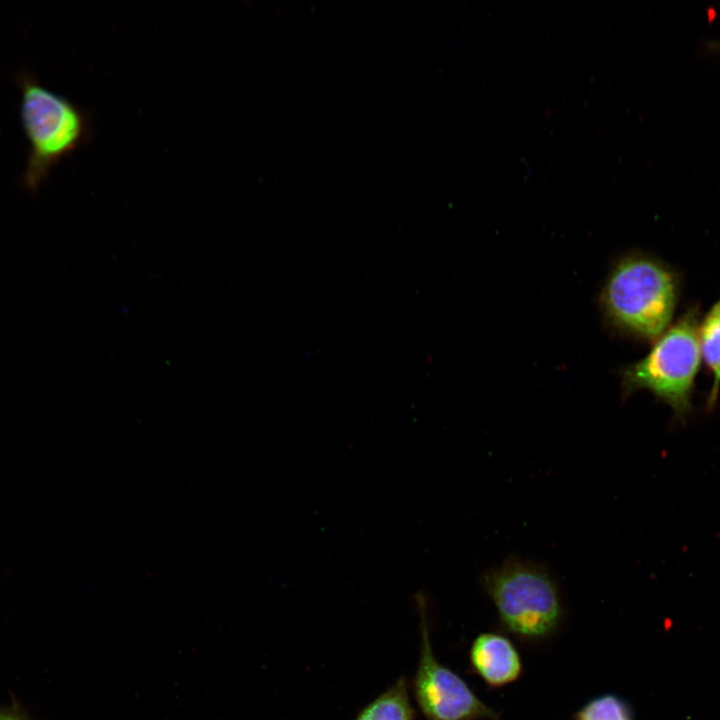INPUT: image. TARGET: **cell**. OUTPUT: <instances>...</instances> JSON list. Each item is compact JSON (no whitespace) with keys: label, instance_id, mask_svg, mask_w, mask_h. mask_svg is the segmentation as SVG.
<instances>
[{"label":"cell","instance_id":"3","mask_svg":"<svg viewBox=\"0 0 720 720\" xmlns=\"http://www.w3.org/2000/svg\"><path fill=\"white\" fill-rule=\"evenodd\" d=\"M503 630L519 640L537 644L559 630L564 608L556 583L543 569L518 560L482 577Z\"/></svg>","mask_w":720,"mask_h":720},{"label":"cell","instance_id":"5","mask_svg":"<svg viewBox=\"0 0 720 720\" xmlns=\"http://www.w3.org/2000/svg\"><path fill=\"white\" fill-rule=\"evenodd\" d=\"M420 615V656L413 678V693L427 720H499L469 685L435 657L430 643L425 597L416 596Z\"/></svg>","mask_w":720,"mask_h":720},{"label":"cell","instance_id":"9","mask_svg":"<svg viewBox=\"0 0 720 720\" xmlns=\"http://www.w3.org/2000/svg\"><path fill=\"white\" fill-rule=\"evenodd\" d=\"M573 720H634L631 706L616 694L590 699L574 714Z\"/></svg>","mask_w":720,"mask_h":720},{"label":"cell","instance_id":"7","mask_svg":"<svg viewBox=\"0 0 720 720\" xmlns=\"http://www.w3.org/2000/svg\"><path fill=\"white\" fill-rule=\"evenodd\" d=\"M354 720H415L407 681L400 677L387 690L369 702Z\"/></svg>","mask_w":720,"mask_h":720},{"label":"cell","instance_id":"2","mask_svg":"<svg viewBox=\"0 0 720 720\" xmlns=\"http://www.w3.org/2000/svg\"><path fill=\"white\" fill-rule=\"evenodd\" d=\"M16 83L21 94L20 121L29 145L21 184L36 193L59 161L86 140L88 118L27 71L17 75Z\"/></svg>","mask_w":720,"mask_h":720},{"label":"cell","instance_id":"4","mask_svg":"<svg viewBox=\"0 0 720 720\" xmlns=\"http://www.w3.org/2000/svg\"><path fill=\"white\" fill-rule=\"evenodd\" d=\"M699 313L686 311L641 360L621 368L623 397L647 389L667 403L679 419L691 409L694 380L700 367Z\"/></svg>","mask_w":720,"mask_h":720},{"label":"cell","instance_id":"1","mask_svg":"<svg viewBox=\"0 0 720 720\" xmlns=\"http://www.w3.org/2000/svg\"><path fill=\"white\" fill-rule=\"evenodd\" d=\"M677 299L678 279L667 265L646 254L630 253L612 265L599 306L610 328L654 342L670 327Z\"/></svg>","mask_w":720,"mask_h":720},{"label":"cell","instance_id":"11","mask_svg":"<svg viewBox=\"0 0 720 720\" xmlns=\"http://www.w3.org/2000/svg\"><path fill=\"white\" fill-rule=\"evenodd\" d=\"M708 46L712 51L720 53V41H712Z\"/></svg>","mask_w":720,"mask_h":720},{"label":"cell","instance_id":"6","mask_svg":"<svg viewBox=\"0 0 720 720\" xmlns=\"http://www.w3.org/2000/svg\"><path fill=\"white\" fill-rule=\"evenodd\" d=\"M470 666L488 686L500 688L517 681L523 663L514 643L504 634L484 632L472 642Z\"/></svg>","mask_w":720,"mask_h":720},{"label":"cell","instance_id":"10","mask_svg":"<svg viewBox=\"0 0 720 720\" xmlns=\"http://www.w3.org/2000/svg\"><path fill=\"white\" fill-rule=\"evenodd\" d=\"M0 720H27L23 713L15 707L0 709Z\"/></svg>","mask_w":720,"mask_h":720},{"label":"cell","instance_id":"8","mask_svg":"<svg viewBox=\"0 0 720 720\" xmlns=\"http://www.w3.org/2000/svg\"><path fill=\"white\" fill-rule=\"evenodd\" d=\"M699 345L701 356L713 376L707 400V406L711 409L717 401L720 388V300L711 307L699 325Z\"/></svg>","mask_w":720,"mask_h":720}]
</instances>
